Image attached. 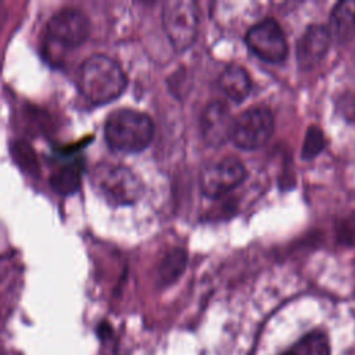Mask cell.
<instances>
[{
    "label": "cell",
    "mask_w": 355,
    "mask_h": 355,
    "mask_svg": "<svg viewBox=\"0 0 355 355\" xmlns=\"http://www.w3.org/2000/svg\"><path fill=\"white\" fill-rule=\"evenodd\" d=\"M246 45L255 57L271 64L282 63L289 53L286 35L273 19L253 26L246 34Z\"/></svg>",
    "instance_id": "obj_6"
},
{
    "label": "cell",
    "mask_w": 355,
    "mask_h": 355,
    "mask_svg": "<svg viewBox=\"0 0 355 355\" xmlns=\"http://www.w3.org/2000/svg\"><path fill=\"white\" fill-rule=\"evenodd\" d=\"M78 85L91 103L107 104L124 93L127 77L117 62L107 56L96 55L82 63Z\"/></svg>",
    "instance_id": "obj_1"
},
{
    "label": "cell",
    "mask_w": 355,
    "mask_h": 355,
    "mask_svg": "<svg viewBox=\"0 0 355 355\" xmlns=\"http://www.w3.org/2000/svg\"><path fill=\"white\" fill-rule=\"evenodd\" d=\"M247 171L236 157H225L207 165L200 175V189L210 199H218L246 179Z\"/></svg>",
    "instance_id": "obj_7"
},
{
    "label": "cell",
    "mask_w": 355,
    "mask_h": 355,
    "mask_svg": "<svg viewBox=\"0 0 355 355\" xmlns=\"http://www.w3.org/2000/svg\"><path fill=\"white\" fill-rule=\"evenodd\" d=\"M283 355H294V354L290 351V352H286V354H283Z\"/></svg>",
    "instance_id": "obj_19"
},
{
    "label": "cell",
    "mask_w": 355,
    "mask_h": 355,
    "mask_svg": "<svg viewBox=\"0 0 355 355\" xmlns=\"http://www.w3.org/2000/svg\"><path fill=\"white\" fill-rule=\"evenodd\" d=\"M51 186L56 193L62 196L74 194L81 186V174L78 168L73 165H66L60 168L52 175Z\"/></svg>",
    "instance_id": "obj_13"
},
{
    "label": "cell",
    "mask_w": 355,
    "mask_h": 355,
    "mask_svg": "<svg viewBox=\"0 0 355 355\" xmlns=\"http://www.w3.org/2000/svg\"><path fill=\"white\" fill-rule=\"evenodd\" d=\"M325 135L322 129L316 125H312L308 128L302 145L301 156L304 160H312L315 158L323 149H325Z\"/></svg>",
    "instance_id": "obj_17"
},
{
    "label": "cell",
    "mask_w": 355,
    "mask_h": 355,
    "mask_svg": "<svg viewBox=\"0 0 355 355\" xmlns=\"http://www.w3.org/2000/svg\"><path fill=\"white\" fill-rule=\"evenodd\" d=\"M186 266V253L182 248H174L163 260L158 269V279L161 284H171L175 282Z\"/></svg>",
    "instance_id": "obj_14"
},
{
    "label": "cell",
    "mask_w": 355,
    "mask_h": 355,
    "mask_svg": "<svg viewBox=\"0 0 355 355\" xmlns=\"http://www.w3.org/2000/svg\"><path fill=\"white\" fill-rule=\"evenodd\" d=\"M330 38L345 44L355 37V2H341L331 12L327 27Z\"/></svg>",
    "instance_id": "obj_12"
},
{
    "label": "cell",
    "mask_w": 355,
    "mask_h": 355,
    "mask_svg": "<svg viewBox=\"0 0 355 355\" xmlns=\"http://www.w3.org/2000/svg\"><path fill=\"white\" fill-rule=\"evenodd\" d=\"M93 185L96 192L114 207L131 206L143 194L140 179L121 165H98L93 172Z\"/></svg>",
    "instance_id": "obj_3"
},
{
    "label": "cell",
    "mask_w": 355,
    "mask_h": 355,
    "mask_svg": "<svg viewBox=\"0 0 355 355\" xmlns=\"http://www.w3.org/2000/svg\"><path fill=\"white\" fill-rule=\"evenodd\" d=\"M96 333H98L99 338L106 340V338H109V337L113 334V327H111L107 322H102V323L98 326Z\"/></svg>",
    "instance_id": "obj_18"
},
{
    "label": "cell",
    "mask_w": 355,
    "mask_h": 355,
    "mask_svg": "<svg viewBox=\"0 0 355 355\" xmlns=\"http://www.w3.org/2000/svg\"><path fill=\"white\" fill-rule=\"evenodd\" d=\"M154 136L152 118L135 110H117L109 116L104 124L107 145L121 153H140L149 147Z\"/></svg>",
    "instance_id": "obj_2"
},
{
    "label": "cell",
    "mask_w": 355,
    "mask_h": 355,
    "mask_svg": "<svg viewBox=\"0 0 355 355\" xmlns=\"http://www.w3.org/2000/svg\"><path fill=\"white\" fill-rule=\"evenodd\" d=\"M91 33V23L88 17L74 9L62 10L55 15L48 23L49 37L67 48L81 46Z\"/></svg>",
    "instance_id": "obj_8"
},
{
    "label": "cell",
    "mask_w": 355,
    "mask_h": 355,
    "mask_svg": "<svg viewBox=\"0 0 355 355\" xmlns=\"http://www.w3.org/2000/svg\"><path fill=\"white\" fill-rule=\"evenodd\" d=\"M12 157L15 163L30 175H39V163L33 146L26 140H15L12 147Z\"/></svg>",
    "instance_id": "obj_16"
},
{
    "label": "cell",
    "mask_w": 355,
    "mask_h": 355,
    "mask_svg": "<svg viewBox=\"0 0 355 355\" xmlns=\"http://www.w3.org/2000/svg\"><path fill=\"white\" fill-rule=\"evenodd\" d=\"M294 355H331L330 344L323 331L312 330L307 333L293 348Z\"/></svg>",
    "instance_id": "obj_15"
},
{
    "label": "cell",
    "mask_w": 355,
    "mask_h": 355,
    "mask_svg": "<svg viewBox=\"0 0 355 355\" xmlns=\"http://www.w3.org/2000/svg\"><path fill=\"white\" fill-rule=\"evenodd\" d=\"M330 44V35L327 27L312 24L297 42V64L300 70L309 71L320 64L325 59Z\"/></svg>",
    "instance_id": "obj_9"
},
{
    "label": "cell",
    "mask_w": 355,
    "mask_h": 355,
    "mask_svg": "<svg viewBox=\"0 0 355 355\" xmlns=\"http://www.w3.org/2000/svg\"><path fill=\"white\" fill-rule=\"evenodd\" d=\"M273 128V116L266 107H251L235 118L230 140L242 150H257L269 142Z\"/></svg>",
    "instance_id": "obj_5"
},
{
    "label": "cell",
    "mask_w": 355,
    "mask_h": 355,
    "mask_svg": "<svg viewBox=\"0 0 355 355\" xmlns=\"http://www.w3.org/2000/svg\"><path fill=\"white\" fill-rule=\"evenodd\" d=\"M163 26L171 45L178 52L189 49L199 30V9L190 0H170L163 8Z\"/></svg>",
    "instance_id": "obj_4"
},
{
    "label": "cell",
    "mask_w": 355,
    "mask_h": 355,
    "mask_svg": "<svg viewBox=\"0 0 355 355\" xmlns=\"http://www.w3.org/2000/svg\"><path fill=\"white\" fill-rule=\"evenodd\" d=\"M218 88L229 100L242 103L251 92V80L242 66H229L219 75Z\"/></svg>",
    "instance_id": "obj_11"
},
{
    "label": "cell",
    "mask_w": 355,
    "mask_h": 355,
    "mask_svg": "<svg viewBox=\"0 0 355 355\" xmlns=\"http://www.w3.org/2000/svg\"><path fill=\"white\" fill-rule=\"evenodd\" d=\"M235 118L224 102L210 103L201 116V134L211 147H221L230 140Z\"/></svg>",
    "instance_id": "obj_10"
}]
</instances>
